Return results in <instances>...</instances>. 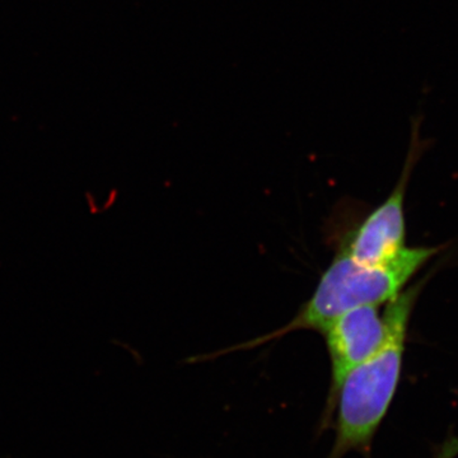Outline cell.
I'll return each instance as SVG.
<instances>
[{"mask_svg":"<svg viewBox=\"0 0 458 458\" xmlns=\"http://www.w3.org/2000/svg\"><path fill=\"white\" fill-rule=\"evenodd\" d=\"M420 288L411 286L387 303L384 345L344 379L334 411L335 438L327 458H344L352 452L372 457L376 434L399 387L409 319Z\"/></svg>","mask_w":458,"mask_h":458,"instance_id":"6da1fadb","label":"cell"},{"mask_svg":"<svg viewBox=\"0 0 458 458\" xmlns=\"http://www.w3.org/2000/svg\"><path fill=\"white\" fill-rule=\"evenodd\" d=\"M438 252V247L406 246L393 260L367 265L355 261L342 247L322 274L312 297L293 319L269 335L247 343L246 348L261 345L294 331L315 330L322 334L327 325L343 313L369 304L388 303Z\"/></svg>","mask_w":458,"mask_h":458,"instance_id":"7a4b0ae2","label":"cell"},{"mask_svg":"<svg viewBox=\"0 0 458 458\" xmlns=\"http://www.w3.org/2000/svg\"><path fill=\"white\" fill-rule=\"evenodd\" d=\"M423 113L417 111L410 120V143L403 170L390 197L369 214L351 240L343 247L355 261L377 265L393 260L405 249V195L412 170L429 141L421 138Z\"/></svg>","mask_w":458,"mask_h":458,"instance_id":"3957f363","label":"cell"},{"mask_svg":"<svg viewBox=\"0 0 458 458\" xmlns=\"http://www.w3.org/2000/svg\"><path fill=\"white\" fill-rule=\"evenodd\" d=\"M387 321L378 306L369 304L352 309L333 319L324 330L331 361V382L318 434L333 426L337 393L352 369L369 360L387 337Z\"/></svg>","mask_w":458,"mask_h":458,"instance_id":"277c9868","label":"cell"}]
</instances>
